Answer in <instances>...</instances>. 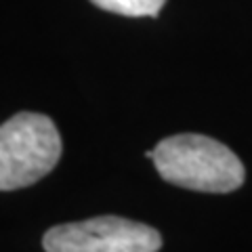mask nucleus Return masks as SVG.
<instances>
[{
    "instance_id": "4",
    "label": "nucleus",
    "mask_w": 252,
    "mask_h": 252,
    "mask_svg": "<svg viewBox=\"0 0 252 252\" xmlns=\"http://www.w3.org/2000/svg\"><path fill=\"white\" fill-rule=\"evenodd\" d=\"M94 6L126 17H156L166 0H91Z\"/></svg>"
},
{
    "instance_id": "2",
    "label": "nucleus",
    "mask_w": 252,
    "mask_h": 252,
    "mask_svg": "<svg viewBox=\"0 0 252 252\" xmlns=\"http://www.w3.org/2000/svg\"><path fill=\"white\" fill-rule=\"evenodd\" d=\"M61 137L44 114L19 112L0 124V191L28 187L57 166Z\"/></svg>"
},
{
    "instance_id": "3",
    "label": "nucleus",
    "mask_w": 252,
    "mask_h": 252,
    "mask_svg": "<svg viewBox=\"0 0 252 252\" xmlns=\"http://www.w3.org/2000/svg\"><path fill=\"white\" fill-rule=\"evenodd\" d=\"M42 246L46 252H158L162 235L139 220L94 217L51 227Z\"/></svg>"
},
{
    "instance_id": "1",
    "label": "nucleus",
    "mask_w": 252,
    "mask_h": 252,
    "mask_svg": "<svg viewBox=\"0 0 252 252\" xmlns=\"http://www.w3.org/2000/svg\"><path fill=\"white\" fill-rule=\"evenodd\" d=\"M147 158L164 181L193 191L229 193L246 179V168L229 147L193 132L162 139Z\"/></svg>"
}]
</instances>
